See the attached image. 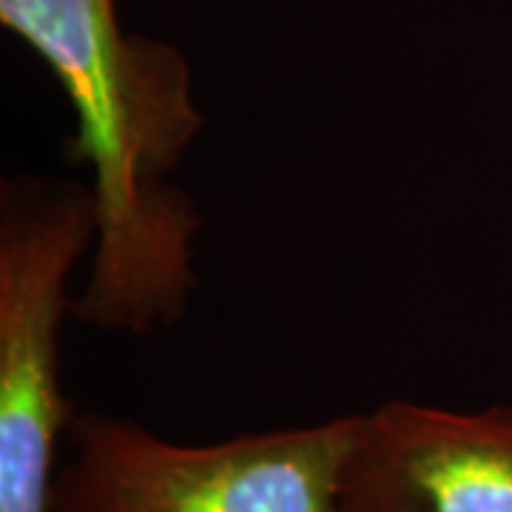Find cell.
I'll return each mask as SVG.
<instances>
[{"instance_id": "5", "label": "cell", "mask_w": 512, "mask_h": 512, "mask_svg": "<svg viewBox=\"0 0 512 512\" xmlns=\"http://www.w3.org/2000/svg\"><path fill=\"white\" fill-rule=\"evenodd\" d=\"M345 512H350V510H345Z\"/></svg>"}, {"instance_id": "2", "label": "cell", "mask_w": 512, "mask_h": 512, "mask_svg": "<svg viewBox=\"0 0 512 512\" xmlns=\"http://www.w3.org/2000/svg\"><path fill=\"white\" fill-rule=\"evenodd\" d=\"M362 413L180 444L109 413H77L52 512H345Z\"/></svg>"}, {"instance_id": "3", "label": "cell", "mask_w": 512, "mask_h": 512, "mask_svg": "<svg viewBox=\"0 0 512 512\" xmlns=\"http://www.w3.org/2000/svg\"><path fill=\"white\" fill-rule=\"evenodd\" d=\"M92 188L15 177L0 191V512H52L57 444L77 416L60 382L69 276L94 248Z\"/></svg>"}, {"instance_id": "4", "label": "cell", "mask_w": 512, "mask_h": 512, "mask_svg": "<svg viewBox=\"0 0 512 512\" xmlns=\"http://www.w3.org/2000/svg\"><path fill=\"white\" fill-rule=\"evenodd\" d=\"M350 512H512V410L393 402L362 413Z\"/></svg>"}, {"instance_id": "1", "label": "cell", "mask_w": 512, "mask_h": 512, "mask_svg": "<svg viewBox=\"0 0 512 512\" xmlns=\"http://www.w3.org/2000/svg\"><path fill=\"white\" fill-rule=\"evenodd\" d=\"M0 23L52 69L77 117L66 154L92 168L97 239L72 316L128 336L177 322L197 288L202 225L171 185L205 126L188 60L126 32L114 0H0Z\"/></svg>"}]
</instances>
